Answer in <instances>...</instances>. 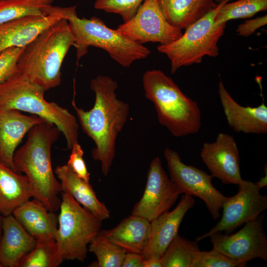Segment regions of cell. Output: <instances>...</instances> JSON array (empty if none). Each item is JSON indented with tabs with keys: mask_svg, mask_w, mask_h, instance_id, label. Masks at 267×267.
I'll return each mask as SVG.
<instances>
[{
	"mask_svg": "<svg viewBox=\"0 0 267 267\" xmlns=\"http://www.w3.org/2000/svg\"><path fill=\"white\" fill-rule=\"evenodd\" d=\"M90 87L95 96L91 109L78 107L74 99L72 104L83 131L95 143L91 156L100 162L101 172L106 176L115 157L117 138L127 121L130 106L117 98L118 84L108 76H97L91 80Z\"/></svg>",
	"mask_w": 267,
	"mask_h": 267,
	"instance_id": "1",
	"label": "cell"
},
{
	"mask_svg": "<svg viewBox=\"0 0 267 267\" xmlns=\"http://www.w3.org/2000/svg\"><path fill=\"white\" fill-rule=\"evenodd\" d=\"M60 133L53 124L44 119L30 130L26 142L16 150L13 159L16 172L28 178L33 197L54 212L60 208L61 190L52 168L51 148Z\"/></svg>",
	"mask_w": 267,
	"mask_h": 267,
	"instance_id": "2",
	"label": "cell"
},
{
	"mask_svg": "<svg viewBox=\"0 0 267 267\" xmlns=\"http://www.w3.org/2000/svg\"><path fill=\"white\" fill-rule=\"evenodd\" d=\"M74 41L68 21L60 20L23 48L17 60L19 71L45 91L58 86L63 60Z\"/></svg>",
	"mask_w": 267,
	"mask_h": 267,
	"instance_id": "3",
	"label": "cell"
},
{
	"mask_svg": "<svg viewBox=\"0 0 267 267\" xmlns=\"http://www.w3.org/2000/svg\"><path fill=\"white\" fill-rule=\"evenodd\" d=\"M142 83L145 96L153 103L161 125L176 137L198 132L201 121L197 103L184 94L170 77L160 70H148Z\"/></svg>",
	"mask_w": 267,
	"mask_h": 267,
	"instance_id": "4",
	"label": "cell"
},
{
	"mask_svg": "<svg viewBox=\"0 0 267 267\" xmlns=\"http://www.w3.org/2000/svg\"><path fill=\"white\" fill-rule=\"evenodd\" d=\"M45 91L19 71L0 84V109H15L36 115L53 124L64 135L67 148L78 142L79 124L67 109L44 98Z\"/></svg>",
	"mask_w": 267,
	"mask_h": 267,
	"instance_id": "5",
	"label": "cell"
},
{
	"mask_svg": "<svg viewBox=\"0 0 267 267\" xmlns=\"http://www.w3.org/2000/svg\"><path fill=\"white\" fill-rule=\"evenodd\" d=\"M76 9V6L62 7L74 38L77 64L89 46L105 50L124 67H129L134 62L146 58L150 54L149 48L122 35L116 29L109 28L100 18L79 17Z\"/></svg>",
	"mask_w": 267,
	"mask_h": 267,
	"instance_id": "6",
	"label": "cell"
},
{
	"mask_svg": "<svg viewBox=\"0 0 267 267\" xmlns=\"http://www.w3.org/2000/svg\"><path fill=\"white\" fill-rule=\"evenodd\" d=\"M231 0H225L186 29L180 38L166 45L157 47L171 62V72L175 73L182 66L201 62L208 56L219 55L218 43L222 36L226 23L215 25L214 19L221 6Z\"/></svg>",
	"mask_w": 267,
	"mask_h": 267,
	"instance_id": "7",
	"label": "cell"
},
{
	"mask_svg": "<svg viewBox=\"0 0 267 267\" xmlns=\"http://www.w3.org/2000/svg\"><path fill=\"white\" fill-rule=\"evenodd\" d=\"M55 241L63 260L84 262L88 245L99 232L102 220L69 194L61 192Z\"/></svg>",
	"mask_w": 267,
	"mask_h": 267,
	"instance_id": "8",
	"label": "cell"
},
{
	"mask_svg": "<svg viewBox=\"0 0 267 267\" xmlns=\"http://www.w3.org/2000/svg\"><path fill=\"white\" fill-rule=\"evenodd\" d=\"M164 154L171 179L182 193H187L202 200L213 219H218L227 197L212 184L211 175L184 164L178 153L171 148H165Z\"/></svg>",
	"mask_w": 267,
	"mask_h": 267,
	"instance_id": "9",
	"label": "cell"
},
{
	"mask_svg": "<svg viewBox=\"0 0 267 267\" xmlns=\"http://www.w3.org/2000/svg\"><path fill=\"white\" fill-rule=\"evenodd\" d=\"M116 30L140 44H169L181 37L182 30L172 26L164 16L157 0H144L135 14L120 25Z\"/></svg>",
	"mask_w": 267,
	"mask_h": 267,
	"instance_id": "10",
	"label": "cell"
},
{
	"mask_svg": "<svg viewBox=\"0 0 267 267\" xmlns=\"http://www.w3.org/2000/svg\"><path fill=\"white\" fill-rule=\"evenodd\" d=\"M238 187L237 193L224 201L220 221L208 232L196 237V241L217 231L230 234L237 227L257 219L267 209V197L260 194L256 182L243 180Z\"/></svg>",
	"mask_w": 267,
	"mask_h": 267,
	"instance_id": "11",
	"label": "cell"
},
{
	"mask_svg": "<svg viewBox=\"0 0 267 267\" xmlns=\"http://www.w3.org/2000/svg\"><path fill=\"white\" fill-rule=\"evenodd\" d=\"M263 219L258 217L232 234L220 231L211 234L209 237L213 249L241 262L247 263L255 258L267 261V237L263 229Z\"/></svg>",
	"mask_w": 267,
	"mask_h": 267,
	"instance_id": "12",
	"label": "cell"
},
{
	"mask_svg": "<svg viewBox=\"0 0 267 267\" xmlns=\"http://www.w3.org/2000/svg\"><path fill=\"white\" fill-rule=\"evenodd\" d=\"M181 194V190L165 172L160 158L156 157L150 164L143 195L132 214L151 222L168 211Z\"/></svg>",
	"mask_w": 267,
	"mask_h": 267,
	"instance_id": "13",
	"label": "cell"
},
{
	"mask_svg": "<svg viewBox=\"0 0 267 267\" xmlns=\"http://www.w3.org/2000/svg\"><path fill=\"white\" fill-rule=\"evenodd\" d=\"M200 155L213 177L224 184L238 185L243 181L239 150L232 136L219 133L214 142L203 144Z\"/></svg>",
	"mask_w": 267,
	"mask_h": 267,
	"instance_id": "14",
	"label": "cell"
},
{
	"mask_svg": "<svg viewBox=\"0 0 267 267\" xmlns=\"http://www.w3.org/2000/svg\"><path fill=\"white\" fill-rule=\"evenodd\" d=\"M63 18L62 7L53 6L47 14L26 16L0 24V53L11 47H24Z\"/></svg>",
	"mask_w": 267,
	"mask_h": 267,
	"instance_id": "15",
	"label": "cell"
},
{
	"mask_svg": "<svg viewBox=\"0 0 267 267\" xmlns=\"http://www.w3.org/2000/svg\"><path fill=\"white\" fill-rule=\"evenodd\" d=\"M195 200L187 193H183L177 207L164 213L150 222L148 245L143 253L144 258H162L171 241L178 234L179 225L187 212L194 207Z\"/></svg>",
	"mask_w": 267,
	"mask_h": 267,
	"instance_id": "16",
	"label": "cell"
},
{
	"mask_svg": "<svg viewBox=\"0 0 267 267\" xmlns=\"http://www.w3.org/2000/svg\"><path fill=\"white\" fill-rule=\"evenodd\" d=\"M43 120L15 109H0V164L17 172L13 160L16 148L30 130Z\"/></svg>",
	"mask_w": 267,
	"mask_h": 267,
	"instance_id": "17",
	"label": "cell"
},
{
	"mask_svg": "<svg viewBox=\"0 0 267 267\" xmlns=\"http://www.w3.org/2000/svg\"><path fill=\"white\" fill-rule=\"evenodd\" d=\"M218 92L227 123L233 130L245 134L267 133V107L264 99L258 107L241 106L232 97L221 80Z\"/></svg>",
	"mask_w": 267,
	"mask_h": 267,
	"instance_id": "18",
	"label": "cell"
},
{
	"mask_svg": "<svg viewBox=\"0 0 267 267\" xmlns=\"http://www.w3.org/2000/svg\"><path fill=\"white\" fill-rule=\"evenodd\" d=\"M36 239L12 215L3 217L0 238V267H19L36 246Z\"/></svg>",
	"mask_w": 267,
	"mask_h": 267,
	"instance_id": "19",
	"label": "cell"
},
{
	"mask_svg": "<svg viewBox=\"0 0 267 267\" xmlns=\"http://www.w3.org/2000/svg\"><path fill=\"white\" fill-rule=\"evenodd\" d=\"M12 215L37 241L55 239L58 216L34 198L17 208Z\"/></svg>",
	"mask_w": 267,
	"mask_h": 267,
	"instance_id": "20",
	"label": "cell"
},
{
	"mask_svg": "<svg viewBox=\"0 0 267 267\" xmlns=\"http://www.w3.org/2000/svg\"><path fill=\"white\" fill-rule=\"evenodd\" d=\"M150 227L149 221L132 214L114 228L100 230L99 233L126 252L143 254L149 240Z\"/></svg>",
	"mask_w": 267,
	"mask_h": 267,
	"instance_id": "21",
	"label": "cell"
},
{
	"mask_svg": "<svg viewBox=\"0 0 267 267\" xmlns=\"http://www.w3.org/2000/svg\"><path fill=\"white\" fill-rule=\"evenodd\" d=\"M54 172L60 180L61 192L70 195L99 219L109 218L110 212L98 199L89 182L78 177L67 165L57 166Z\"/></svg>",
	"mask_w": 267,
	"mask_h": 267,
	"instance_id": "22",
	"label": "cell"
},
{
	"mask_svg": "<svg viewBox=\"0 0 267 267\" xmlns=\"http://www.w3.org/2000/svg\"><path fill=\"white\" fill-rule=\"evenodd\" d=\"M31 197L32 193L26 176L0 164V215H12Z\"/></svg>",
	"mask_w": 267,
	"mask_h": 267,
	"instance_id": "23",
	"label": "cell"
},
{
	"mask_svg": "<svg viewBox=\"0 0 267 267\" xmlns=\"http://www.w3.org/2000/svg\"><path fill=\"white\" fill-rule=\"evenodd\" d=\"M167 21L182 30L196 22L218 4L214 0H157Z\"/></svg>",
	"mask_w": 267,
	"mask_h": 267,
	"instance_id": "24",
	"label": "cell"
},
{
	"mask_svg": "<svg viewBox=\"0 0 267 267\" xmlns=\"http://www.w3.org/2000/svg\"><path fill=\"white\" fill-rule=\"evenodd\" d=\"M198 242L177 234L161 258L162 267H194L201 252Z\"/></svg>",
	"mask_w": 267,
	"mask_h": 267,
	"instance_id": "25",
	"label": "cell"
},
{
	"mask_svg": "<svg viewBox=\"0 0 267 267\" xmlns=\"http://www.w3.org/2000/svg\"><path fill=\"white\" fill-rule=\"evenodd\" d=\"M53 0H8L0 1V24L28 15L49 13Z\"/></svg>",
	"mask_w": 267,
	"mask_h": 267,
	"instance_id": "26",
	"label": "cell"
},
{
	"mask_svg": "<svg viewBox=\"0 0 267 267\" xmlns=\"http://www.w3.org/2000/svg\"><path fill=\"white\" fill-rule=\"evenodd\" d=\"M55 239L37 241L19 267H57L63 261Z\"/></svg>",
	"mask_w": 267,
	"mask_h": 267,
	"instance_id": "27",
	"label": "cell"
},
{
	"mask_svg": "<svg viewBox=\"0 0 267 267\" xmlns=\"http://www.w3.org/2000/svg\"><path fill=\"white\" fill-rule=\"evenodd\" d=\"M267 0H238L223 4L217 12L214 22L219 25L235 19L248 18L266 10Z\"/></svg>",
	"mask_w": 267,
	"mask_h": 267,
	"instance_id": "28",
	"label": "cell"
},
{
	"mask_svg": "<svg viewBox=\"0 0 267 267\" xmlns=\"http://www.w3.org/2000/svg\"><path fill=\"white\" fill-rule=\"evenodd\" d=\"M88 250L96 256L98 267H121L126 254L99 233L89 244Z\"/></svg>",
	"mask_w": 267,
	"mask_h": 267,
	"instance_id": "29",
	"label": "cell"
},
{
	"mask_svg": "<svg viewBox=\"0 0 267 267\" xmlns=\"http://www.w3.org/2000/svg\"><path fill=\"white\" fill-rule=\"evenodd\" d=\"M144 0H95V8L119 14L123 21L130 20Z\"/></svg>",
	"mask_w": 267,
	"mask_h": 267,
	"instance_id": "30",
	"label": "cell"
},
{
	"mask_svg": "<svg viewBox=\"0 0 267 267\" xmlns=\"http://www.w3.org/2000/svg\"><path fill=\"white\" fill-rule=\"evenodd\" d=\"M246 265L247 263L231 259L213 248L210 251H201L194 267H242Z\"/></svg>",
	"mask_w": 267,
	"mask_h": 267,
	"instance_id": "31",
	"label": "cell"
},
{
	"mask_svg": "<svg viewBox=\"0 0 267 267\" xmlns=\"http://www.w3.org/2000/svg\"><path fill=\"white\" fill-rule=\"evenodd\" d=\"M23 48L11 47L0 53V84L18 72L17 60Z\"/></svg>",
	"mask_w": 267,
	"mask_h": 267,
	"instance_id": "32",
	"label": "cell"
},
{
	"mask_svg": "<svg viewBox=\"0 0 267 267\" xmlns=\"http://www.w3.org/2000/svg\"><path fill=\"white\" fill-rule=\"evenodd\" d=\"M67 165L78 177L89 182V173L83 159L84 151L79 143L75 144L71 149Z\"/></svg>",
	"mask_w": 267,
	"mask_h": 267,
	"instance_id": "33",
	"label": "cell"
},
{
	"mask_svg": "<svg viewBox=\"0 0 267 267\" xmlns=\"http://www.w3.org/2000/svg\"><path fill=\"white\" fill-rule=\"evenodd\" d=\"M267 24V15L245 21L240 24L236 30L237 34L243 37H248L253 34L258 29Z\"/></svg>",
	"mask_w": 267,
	"mask_h": 267,
	"instance_id": "34",
	"label": "cell"
},
{
	"mask_svg": "<svg viewBox=\"0 0 267 267\" xmlns=\"http://www.w3.org/2000/svg\"><path fill=\"white\" fill-rule=\"evenodd\" d=\"M142 254L126 252L122 267H144Z\"/></svg>",
	"mask_w": 267,
	"mask_h": 267,
	"instance_id": "35",
	"label": "cell"
},
{
	"mask_svg": "<svg viewBox=\"0 0 267 267\" xmlns=\"http://www.w3.org/2000/svg\"><path fill=\"white\" fill-rule=\"evenodd\" d=\"M144 267H162L161 258L156 257H151L144 258Z\"/></svg>",
	"mask_w": 267,
	"mask_h": 267,
	"instance_id": "36",
	"label": "cell"
},
{
	"mask_svg": "<svg viewBox=\"0 0 267 267\" xmlns=\"http://www.w3.org/2000/svg\"><path fill=\"white\" fill-rule=\"evenodd\" d=\"M259 187L261 189L262 188L265 187L267 185V175L266 173L265 177H262L260 179L256 182Z\"/></svg>",
	"mask_w": 267,
	"mask_h": 267,
	"instance_id": "37",
	"label": "cell"
},
{
	"mask_svg": "<svg viewBox=\"0 0 267 267\" xmlns=\"http://www.w3.org/2000/svg\"><path fill=\"white\" fill-rule=\"evenodd\" d=\"M2 219H3V217L0 215V238L2 234Z\"/></svg>",
	"mask_w": 267,
	"mask_h": 267,
	"instance_id": "38",
	"label": "cell"
},
{
	"mask_svg": "<svg viewBox=\"0 0 267 267\" xmlns=\"http://www.w3.org/2000/svg\"><path fill=\"white\" fill-rule=\"evenodd\" d=\"M214 0L216 2V3H217V4H219V3L223 2L225 0Z\"/></svg>",
	"mask_w": 267,
	"mask_h": 267,
	"instance_id": "39",
	"label": "cell"
},
{
	"mask_svg": "<svg viewBox=\"0 0 267 267\" xmlns=\"http://www.w3.org/2000/svg\"><path fill=\"white\" fill-rule=\"evenodd\" d=\"M6 0H0V1H6Z\"/></svg>",
	"mask_w": 267,
	"mask_h": 267,
	"instance_id": "40",
	"label": "cell"
}]
</instances>
